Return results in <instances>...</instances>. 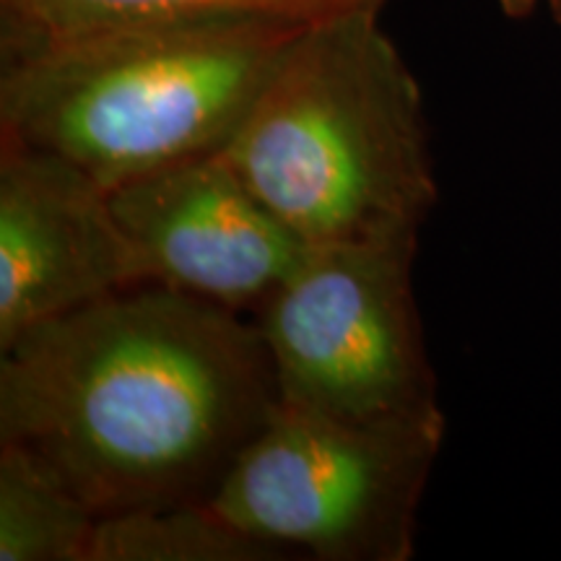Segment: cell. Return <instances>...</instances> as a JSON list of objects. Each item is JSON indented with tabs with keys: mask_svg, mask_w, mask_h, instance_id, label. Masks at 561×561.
Returning <instances> with one entry per match:
<instances>
[{
	"mask_svg": "<svg viewBox=\"0 0 561 561\" xmlns=\"http://www.w3.org/2000/svg\"><path fill=\"white\" fill-rule=\"evenodd\" d=\"M278 403L252 318L157 284L0 351V442L100 517L206 502Z\"/></svg>",
	"mask_w": 561,
	"mask_h": 561,
	"instance_id": "6da1fadb",
	"label": "cell"
},
{
	"mask_svg": "<svg viewBox=\"0 0 561 561\" xmlns=\"http://www.w3.org/2000/svg\"><path fill=\"white\" fill-rule=\"evenodd\" d=\"M380 11L307 24L221 149L307 248L419 242L437 203L424 96Z\"/></svg>",
	"mask_w": 561,
	"mask_h": 561,
	"instance_id": "7a4b0ae2",
	"label": "cell"
},
{
	"mask_svg": "<svg viewBox=\"0 0 561 561\" xmlns=\"http://www.w3.org/2000/svg\"><path fill=\"white\" fill-rule=\"evenodd\" d=\"M307 24L193 19L47 42L0 66V140L102 187L219 153Z\"/></svg>",
	"mask_w": 561,
	"mask_h": 561,
	"instance_id": "3957f363",
	"label": "cell"
},
{
	"mask_svg": "<svg viewBox=\"0 0 561 561\" xmlns=\"http://www.w3.org/2000/svg\"><path fill=\"white\" fill-rule=\"evenodd\" d=\"M445 432L278 403L206 504L289 559L409 561Z\"/></svg>",
	"mask_w": 561,
	"mask_h": 561,
	"instance_id": "277c9868",
	"label": "cell"
},
{
	"mask_svg": "<svg viewBox=\"0 0 561 561\" xmlns=\"http://www.w3.org/2000/svg\"><path fill=\"white\" fill-rule=\"evenodd\" d=\"M416 248L307 250L252 314L280 403L346 421H445L413 294Z\"/></svg>",
	"mask_w": 561,
	"mask_h": 561,
	"instance_id": "5b68a950",
	"label": "cell"
},
{
	"mask_svg": "<svg viewBox=\"0 0 561 561\" xmlns=\"http://www.w3.org/2000/svg\"><path fill=\"white\" fill-rule=\"evenodd\" d=\"M146 284L252 318L307 244L244 185L224 153L146 172L110 191Z\"/></svg>",
	"mask_w": 561,
	"mask_h": 561,
	"instance_id": "8992f818",
	"label": "cell"
},
{
	"mask_svg": "<svg viewBox=\"0 0 561 561\" xmlns=\"http://www.w3.org/2000/svg\"><path fill=\"white\" fill-rule=\"evenodd\" d=\"M144 284L107 187L55 153L0 140V351Z\"/></svg>",
	"mask_w": 561,
	"mask_h": 561,
	"instance_id": "52a82bcc",
	"label": "cell"
},
{
	"mask_svg": "<svg viewBox=\"0 0 561 561\" xmlns=\"http://www.w3.org/2000/svg\"><path fill=\"white\" fill-rule=\"evenodd\" d=\"M385 0H0V58L76 34L193 19H280L312 24Z\"/></svg>",
	"mask_w": 561,
	"mask_h": 561,
	"instance_id": "ba28073f",
	"label": "cell"
},
{
	"mask_svg": "<svg viewBox=\"0 0 561 561\" xmlns=\"http://www.w3.org/2000/svg\"><path fill=\"white\" fill-rule=\"evenodd\" d=\"M96 523L45 462L0 442V561H91Z\"/></svg>",
	"mask_w": 561,
	"mask_h": 561,
	"instance_id": "9c48e42d",
	"label": "cell"
},
{
	"mask_svg": "<svg viewBox=\"0 0 561 561\" xmlns=\"http://www.w3.org/2000/svg\"><path fill=\"white\" fill-rule=\"evenodd\" d=\"M91 561H289L221 520L206 502L100 517Z\"/></svg>",
	"mask_w": 561,
	"mask_h": 561,
	"instance_id": "30bf717a",
	"label": "cell"
},
{
	"mask_svg": "<svg viewBox=\"0 0 561 561\" xmlns=\"http://www.w3.org/2000/svg\"><path fill=\"white\" fill-rule=\"evenodd\" d=\"M500 3L507 13H523V11H530L538 0H500Z\"/></svg>",
	"mask_w": 561,
	"mask_h": 561,
	"instance_id": "8fae6325",
	"label": "cell"
},
{
	"mask_svg": "<svg viewBox=\"0 0 561 561\" xmlns=\"http://www.w3.org/2000/svg\"><path fill=\"white\" fill-rule=\"evenodd\" d=\"M559 3H561V0H559Z\"/></svg>",
	"mask_w": 561,
	"mask_h": 561,
	"instance_id": "7c38bea8",
	"label": "cell"
}]
</instances>
